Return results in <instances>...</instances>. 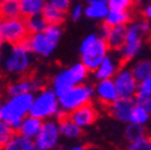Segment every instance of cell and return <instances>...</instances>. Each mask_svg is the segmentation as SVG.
I'll use <instances>...</instances> for the list:
<instances>
[{
    "label": "cell",
    "mask_w": 151,
    "mask_h": 150,
    "mask_svg": "<svg viewBox=\"0 0 151 150\" xmlns=\"http://www.w3.org/2000/svg\"><path fill=\"white\" fill-rule=\"evenodd\" d=\"M63 35L61 25L48 24L41 32L30 34L23 45L34 54L42 58H48L56 49Z\"/></svg>",
    "instance_id": "cell-1"
},
{
    "label": "cell",
    "mask_w": 151,
    "mask_h": 150,
    "mask_svg": "<svg viewBox=\"0 0 151 150\" xmlns=\"http://www.w3.org/2000/svg\"><path fill=\"white\" fill-rule=\"evenodd\" d=\"M32 101V92H25L22 95L9 97V100L5 103L0 106V120L9 124L16 131L21 121L27 115H29Z\"/></svg>",
    "instance_id": "cell-2"
},
{
    "label": "cell",
    "mask_w": 151,
    "mask_h": 150,
    "mask_svg": "<svg viewBox=\"0 0 151 150\" xmlns=\"http://www.w3.org/2000/svg\"><path fill=\"white\" fill-rule=\"evenodd\" d=\"M108 52L109 47L103 37H101L96 32L89 34L83 39L79 47L81 63L90 72H92L106 58Z\"/></svg>",
    "instance_id": "cell-3"
},
{
    "label": "cell",
    "mask_w": 151,
    "mask_h": 150,
    "mask_svg": "<svg viewBox=\"0 0 151 150\" xmlns=\"http://www.w3.org/2000/svg\"><path fill=\"white\" fill-rule=\"evenodd\" d=\"M59 113V101L54 90L52 88L45 87L42 90L37 91V95L34 96L29 115H32L43 121L52 118H56Z\"/></svg>",
    "instance_id": "cell-4"
},
{
    "label": "cell",
    "mask_w": 151,
    "mask_h": 150,
    "mask_svg": "<svg viewBox=\"0 0 151 150\" xmlns=\"http://www.w3.org/2000/svg\"><path fill=\"white\" fill-rule=\"evenodd\" d=\"M89 72L90 71L81 61L76 63L72 66L66 67L55 74L52 79V89L56 94V96H59L70 88L85 83Z\"/></svg>",
    "instance_id": "cell-5"
},
{
    "label": "cell",
    "mask_w": 151,
    "mask_h": 150,
    "mask_svg": "<svg viewBox=\"0 0 151 150\" xmlns=\"http://www.w3.org/2000/svg\"><path fill=\"white\" fill-rule=\"evenodd\" d=\"M93 97V87L82 83L74 85L58 96L61 114H68L81 106L90 103Z\"/></svg>",
    "instance_id": "cell-6"
},
{
    "label": "cell",
    "mask_w": 151,
    "mask_h": 150,
    "mask_svg": "<svg viewBox=\"0 0 151 150\" xmlns=\"http://www.w3.org/2000/svg\"><path fill=\"white\" fill-rule=\"evenodd\" d=\"M29 36L25 18L22 16L14 18L0 17V42H6L11 46L23 43Z\"/></svg>",
    "instance_id": "cell-7"
},
{
    "label": "cell",
    "mask_w": 151,
    "mask_h": 150,
    "mask_svg": "<svg viewBox=\"0 0 151 150\" xmlns=\"http://www.w3.org/2000/svg\"><path fill=\"white\" fill-rule=\"evenodd\" d=\"M32 65L31 52L23 45H14L11 47V50L6 59L4 60V69L7 73L16 76H27L30 72Z\"/></svg>",
    "instance_id": "cell-8"
},
{
    "label": "cell",
    "mask_w": 151,
    "mask_h": 150,
    "mask_svg": "<svg viewBox=\"0 0 151 150\" xmlns=\"http://www.w3.org/2000/svg\"><path fill=\"white\" fill-rule=\"evenodd\" d=\"M60 132L58 127V121L45 120L42 121L39 133L34 138L35 149L37 150H54L59 144Z\"/></svg>",
    "instance_id": "cell-9"
},
{
    "label": "cell",
    "mask_w": 151,
    "mask_h": 150,
    "mask_svg": "<svg viewBox=\"0 0 151 150\" xmlns=\"http://www.w3.org/2000/svg\"><path fill=\"white\" fill-rule=\"evenodd\" d=\"M115 85L118 96L122 99H133L138 90V81L134 78L129 67L120 66L111 78Z\"/></svg>",
    "instance_id": "cell-10"
},
{
    "label": "cell",
    "mask_w": 151,
    "mask_h": 150,
    "mask_svg": "<svg viewBox=\"0 0 151 150\" xmlns=\"http://www.w3.org/2000/svg\"><path fill=\"white\" fill-rule=\"evenodd\" d=\"M67 115L76 125H78L81 128H85L96 123V120L99 119V112L96 107L90 102L72 110Z\"/></svg>",
    "instance_id": "cell-11"
},
{
    "label": "cell",
    "mask_w": 151,
    "mask_h": 150,
    "mask_svg": "<svg viewBox=\"0 0 151 150\" xmlns=\"http://www.w3.org/2000/svg\"><path fill=\"white\" fill-rule=\"evenodd\" d=\"M151 34V23L146 19H137L129 22L126 29V43H143L144 39Z\"/></svg>",
    "instance_id": "cell-12"
},
{
    "label": "cell",
    "mask_w": 151,
    "mask_h": 150,
    "mask_svg": "<svg viewBox=\"0 0 151 150\" xmlns=\"http://www.w3.org/2000/svg\"><path fill=\"white\" fill-rule=\"evenodd\" d=\"M121 60L118 54H107L106 58L100 63V65L93 70V77L97 81L102 79H111L114 74L121 66Z\"/></svg>",
    "instance_id": "cell-13"
},
{
    "label": "cell",
    "mask_w": 151,
    "mask_h": 150,
    "mask_svg": "<svg viewBox=\"0 0 151 150\" xmlns=\"http://www.w3.org/2000/svg\"><path fill=\"white\" fill-rule=\"evenodd\" d=\"M127 25H115V27H107L102 25L99 35L106 40L109 49L118 50L124 43L126 37Z\"/></svg>",
    "instance_id": "cell-14"
},
{
    "label": "cell",
    "mask_w": 151,
    "mask_h": 150,
    "mask_svg": "<svg viewBox=\"0 0 151 150\" xmlns=\"http://www.w3.org/2000/svg\"><path fill=\"white\" fill-rule=\"evenodd\" d=\"M93 95L96 96L99 102L106 107L114 102L119 96L113 83V79H102L97 81L95 88H93Z\"/></svg>",
    "instance_id": "cell-15"
},
{
    "label": "cell",
    "mask_w": 151,
    "mask_h": 150,
    "mask_svg": "<svg viewBox=\"0 0 151 150\" xmlns=\"http://www.w3.org/2000/svg\"><path fill=\"white\" fill-rule=\"evenodd\" d=\"M136 105L134 99H122L118 97L113 103H110L107 108L109 110V114L116 119L120 123H128L129 121V115L132 108Z\"/></svg>",
    "instance_id": "cell-16"
},
{
    "label": "cell",
    "mask_w": 151,
    "mask_h": 150,
    "mask_svg": "<svg viewBox=\"0 0 151 150\" xmlns=\"http://www.w3.org/2000/svg\"><path fill=\"white\" fill-rule=\"evenodd\" d=\"M58 118V127H59V132L60 136L67 138V139H77L82 136L83 133V128H81L78 125H76L67 114H61L59 113Z\"/></svg>",
    "instance_id": "cell-17"
},
{
    "label": "cell",
    "mask_w": 151,
    "mask_h": 150,
    "mask_svg": "<svg viewBox=\"0 0 151 150\" xmlns=\"http://www.w3.org/2000/svg\"><path fill=\"white\" fill-rule=\"evenodd\" d=\"M108 11L109 6L106 0H86L84 16L93 21H103Z\"/></svg>",
    "instance_id": "cell-18"
},
{
    "label": "cell",
    "mask_w": 151,
    "mask_h": 150,
    "mask_svg": "<svg viewBox=\"0 0 151 150\" xmlns=\"http://www.w3.org/2000/svg\"><path fill=\"white\" fill-rule=\"evenodd\" d=\"M41 125H42V120L37 119L32 115H27L22 121L21 124L18 125L16 132L18 135H21L25 138H29V139H32L36 137V135L39 133V131L41 128Z\"/></svg>",
    "instance_id": "cell-19"
},
{
    "label": "cell",
    "mask_w": 151,
    "mask_h": 150,
    "mask_svg": "<svg viewBox=\"0 0 151 150\" xmlns=\"http://www.w3.org/2000/svg\"><path fill=\"white\" fill-rule=\"evenodd\" d=\"M46 4V0H19L21 16L25 19L34 16H39L41 14Z\"/></svg>",
    "instance_id": "cell-20"
},
{
    "label": "cell",
    "mask_w": 151,
    "mask_h": 150,
    "mask_svg": "<svg viewBox=\"0 0 151 150\" xmlns=\"http://www.w3.org/2000/svg\"><path fill=\"white\" fill-rule=\"evenodd\" d=\"M41 16L43 17V19L47 22V24L50 25H61L66 18V11H63L58 7H55L50 4H46Z\"/></svg>",
    "instance_id": "cell-21"
},
{
    "label": "cell",
    "mask_w": 151,
    "mask_h": 150,
    "mask_svg": "<svg viewBox=\"0 0 151 150\" xmlns=\"http://www.w3.org/2000/svg\"><path fill=\"white\" fill-rule=\"evenodd\" d=\"M131 13L129 11H120V10H110L103 19V24L107 27H115V25H127L131 22Z\"/></svg>",
    "instance_id": "cell-22"
},
{
    "label": "cell",
    "mask_w": 151,
    "mask_h": 150,
    "mask_svg": "<svg viewBox=\"0 0 151 150\" xmlns=\"http://www.w3.org/2000/svg\"><path fill=\"white\" fill-rule=\"evenodd\" d=\"M1 150H35V144L32 139L25 138L16 132Z\"/></svg>",
    "instance_id": "cell-23"
},
{
    "label": "cell",
    "mask_w": 151,
    "mask_h": 150,
    "mask_svg": "<svg viewBox=\"0 0 151 150\" xmlns=\"http://www.w3.org/2000/svg\"><path fill=\"white\" fill-rule=\"evenodd\" d=\"M21 16L19 0H0V17L14 18Z\"/></svg>",
    "instance_id": "cell-24"
},
{
    "label": "cell",
    "mask_w": 151,
    "mask_h": 150,
    "mask_svg": "<svg viewBox=\"0 0 151 150\" xmlns=\"http://www.w3.org/2000/svg\"><path fill=\"white\" fill-rule=\"evenodd\" d=\"M128 123L145 126L146 124L150 123V112L145 107L136 103L133 106V108H132L131 115H129V121Z\"/></svg>",
    "instance_id": "cell-25"
},
{
    "label": "cell",
    "mask_w": 151,
    "mask_h": 150,
    "mask_svg": "<svg viewBox=\"0 0 151 150\" xmlns=\"http://www.w3.org/2000/svg\"><path fill=\"white\" fill-rule=\"evenodd\" d=\"M131 71L133 73L134 78L139 82L151 74V59H142L134 63L131 67Z\"/></svg>",
    "instance_id": "cell-26"
},
{
    "label": "cell",
    "mask_w": 151,
    "mask_h": 150,
    "mask_svg": "<svg viewBox=\"0 0 151 150\" xmlns=\"http://www.w3.org/2000/svg\"><path fill=\"white\" fill-rule=\"evenodd\" d=\"M145 135H146L145 126L137 125V124H132V123H127V125L125 127V131H124V137H125V139L128 143L134 142V141L142 138Z\"/></svg>",
    "instance_id": "cell-27"
},
{
    "label": "cell",
    "mask_w": 151,
    "mask_h": 150,
    "mask_svg": "<svg viewBox=\"0 0 151 150\" xmlns=\"http://www.w3.org/2000/svg\"><path fill=\"white\" fill-rule=\"evenodd\" d=\"M25 23H27V28H28L29 35H30V34H36V32H41V31H43V30L46 29V27L48 25L47 22L43 19V17H42L41 14L34 16V17H30V18H27Z\"/></svg>",
    "instance_id": "cell-28"
},
{
    "label": "cell",
    "mask_w": 151,
    "mask_h": 150,
    "mask_svg": "<svg viewBox=\"0 0 151 150\" xmlns=\"http://www.w3.org/2000/svg\"><path fill=\"white\" fill-rule=\"evenodd\" d=\"M126 150H151V136L146 133L142 138L128 143Z\"/></svg>",
    "instance_id": "cell-29"
},
{
    "label": "cell",
    "mask_w": 151,
    "mask_h": 150,
    "mask_svg": "<svg viewBox=\"0 0 151 150\" xmlns=\"http://www.w3.org/2000/svg\"><path fill=\"white\" fill-rule=\"evenodd\" d=\"M16 133L14 128H12L9 124H6L5 121L0 120V150L1 148L10 141V138Z\"/></svg>",
    "instance_id": "cell-30"
},
{
    "label": "cell",
    "mask_w": 151,
    "mask_h": 150,
    "mask_svg": "<svg viewBox=\"0 0 151 150\" xmlns=\"http://www.w3.org/2000/svg\"><path fill=\"white\" fill-rule=\"evenodd\" d=\"M107 3L110 10L128 11L131 6L134 4V0H108Z\"/></svg>",
    "instance_id": "cell-31"
},
{
    "label": "cell",
    "mask_w": 151,
    "mask_h": 150,
    "mask_svg": "<svg viewBox=\"0 0 151 150\" xmlns=\"http://www.w3.org/2000/svg\"><path fill=\"white\" fill-rule=\"evenodd\" d=\"M139 94H145V95H151V74L146 78L138 82V90Z\"/></svg>",
    "instance_id": "cell-32"
},
{
    "label": "cell",
    "mask_w": 151,
    "mask_h": 150,
    "mask_svg": "<svg viewBox=\"0 0 151 150\" xmlns=\"http://www.w3.org/2000/svg\"><path fill=\"white\" fill-rule=\"evenodd\" d=\"M133 99H134V102L137 105H140V106L145 107L147 110L151 109V95H145V94L137 92Z\"/></svg>",
    "instance_id": "cell-33"
},
{
    "label": "cell",
    "mask_w": 151,
    "mask_h": 150,
    "mask_svg": "<svg viewBox=\"0 0 151 150\" xmlns=\"http://www.w3.org/2000/svg\"><path fill=\"white\" fill-rule=\"evenodd\" d=\"M83 16H84V6L79 3L74 4L71 9V18L73 21H79Z\"/></svg>",
    "instance_id": "cell-34"
},
{
    "label": "cell",
    "mask_w": 151,
    "mask_h": 150,
    "mask_svg": "<svg viewBox=\"0 0 151 150\" xmlns=\"http://www.w3.org/2000/svg\"><path fill=\"white\" fill-rule=\"evenodd\" d=\"M47 4H50L63 11H67L71 6V0H46Z\"/></svg>",
    "instance_id": "cell-35"
},
{
    "label": "cell",
    "mask_w": 151,
    "mask_h": 150,
    "mask_svg": "<svg viewBox=\"0 0 151 150\" xmlns=\"http://www.w3.org/2000/svg\"><path fill=\"white\" fill-rule=\"evenodd\" d=\"M143 17H144V19L149 21L151 23V3L146 4L143 9Z\"/></svg>",
    "instance_id": "cell-36"
},
{
    "label": "cell",
    "mask_w": 151,
    "mask_h": 150,
    "mask_svg": "<svg viewBox=\"0 0 151 150\" xmlns=\"http://www.w3.org/2000/svg\"><path fill=\"white\" fill-rule=\"evenodd\" d=\"M68 150H90V148H88L86 145H82V144H77L71 146Z\"/></svg>",
    "instance_id": "cell-37"
},
{
    "label": "cell",
    "mask_w": 151,
    "mask_h": 150,
    "mask_svg": "<svg viewBox=\"0 0 151 150\" xmlns=\"http://www.w3.org/2000/svg\"><path fill=\"white\" fill-rule=\"evenodd\" d=\"M146 1H147V0H134V3H137V4H144Z\"/></svg>",
    "instance_id": "cell-38"
},
{
    "label": "cell",
    "mask_w": 151,
    "mask_h": 150,
    "mask_svg": "<svg viewBox=\"0 0 151 150\" xmlns=\"http://www.w3.org/2000/svg\"><path fill=\"white\" fill-rule=\"evenodd\" d=\"M149 112H150V123H151V109H150Z\"/></svg>",
    "instance_id": "cell-39"
},
{
    "label": "cell",
    "mask_w": 151,
    "mask_h": 150,
    "mask_svg": "<svg viewBox=\"0 0 151 150\" xmlns=\"http://www.w3.org/2000/svg\"><path fill=\"white\" fill-rule=\"evenodd\" d=\"M54 150H64V149H58V148H55Z\"/></svg>",
    "instance_id": "cell-40"
},
{
    "label": "cell",
    "mask_w": 151,
    "mask_h": 150,
    "mask_svg": "<svg viewBox=\"0 0 151 150\" xmlns=\"http://www.w3.org/2000/svg\"><path fill=\"white\" fill-rule=\"evenodd\" d=\"M0 47H1V42H0Z\"/></svg>",
    "instance_id": "cell-41"
},
{
    "label": "cell",
    "mask_w": 151,
    "mask_h": 150,
    "mask_svg": "<svg viewBox=\"0 0 151 150\" xmlns=\"http://www.w3.org/2000/svg\"><path fill=\"white\" fill-rule=\"evenodd\" d=\"M0 106H1V102H0Z\"/></svg>",
    "instance_id": "cell-42"
},
{
    "label": "cell",
    "mask_w": 151,
    "mask_h": 150,
    "mask_svg": "<svg viewBox=\"0 0 151 150\" xmlns=\"http://www.w3.org/2000/svg\"><path fill=\"white\" fill-rule=\"evenodd\" d=\"M106 1H108V0H106Z\"/></svg>",
    "instance_id": "cell-43"
},
{
    "label": "cell",
    "mask_w": 151,
    "mask_h": 150,
    "mask_svg": "<svg viewBox=\"0 0 151 150\" xmlns=\"http://www.w3.org/2000/svg\"><path fill=\"white\" fill-rule=\"evenodd\" d=\"M35 150H37V149H35Z\"/></svg>",
    "instance_id": "cell-44"
}]
</instances>
